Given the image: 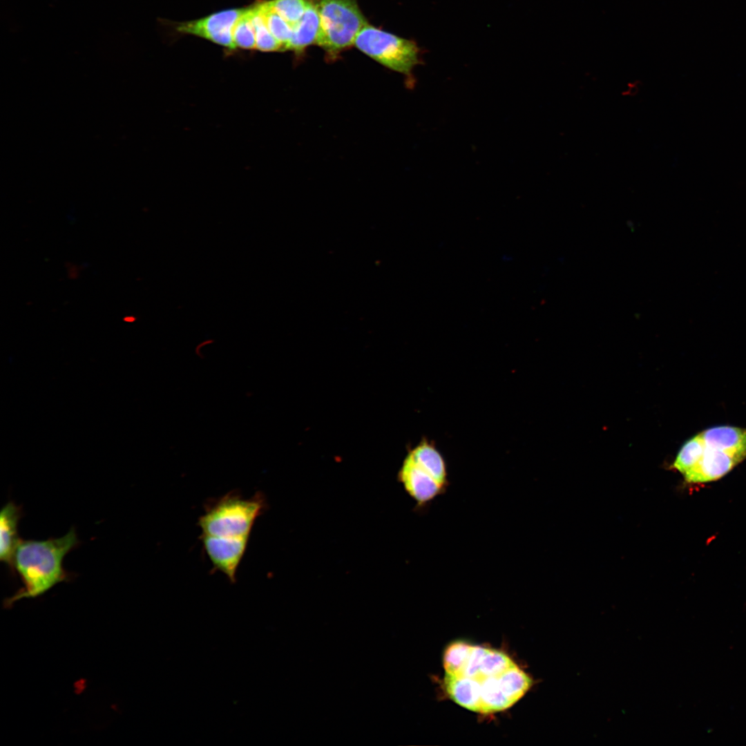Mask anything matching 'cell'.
Instances as JSON below:
<instances>
[{
  "label": "cell",
  "mask_w": 746,
  "mask_h": 746,
  "mask_svg": "<svg viewBox=\"0 0 746 746\" xmlns=\"http://www.w3.org/2000/svg\"><path fill=\"white\" fill-rule=\"evenodd\" d=\"M79 544L74 528L59 538L20 539L14 555L13 568L23 587L6 603L11 604L22 598L36 597L58 583L70 579L71 574L63 567V560Z\"/></svg>",
  "instance_id": "obj_1"
},
{
  "label": "cell",
  "mask_w": 746,
  "mask_h": 746,
  "mask_svg": "<svg viewBox=\"0 0 746 746\" xmlns=\"http://www.w3.org/2000/svg\"><path fill=\"white\" fill-rule=\"evenodd\" d=\"M266 507L261 494L245 497L230 492L208 504L198 519L200 535L227 540H249L256 519Z\"/></svg>",
  "instance_id": "obj_2"
},
{
  "label": "cell",
  "mask_w": 746,
  "mask_h": 746,
  "mask_svg": "<svg viewBox=\"0 0 746 746\" xmlns=\"http://www.w3.org/2000/svg\"><path fill=\"white\" fill-rule=\"evenodd\" d=\"M320 17L316 44L331 56L354 44L368 24L357 0H313Z\"/></svg>",
  "instance_id": "obj_3"
},
{
  "label": "cell",
  "mask_w": 746,
  "mask_h": 746,
  "mask_svg": "<svg viewBox=\"0 0 746 746\" xmlns=\"http://www.w3.org/2000/svg\"><path fill=\"white\" fill-rule=\"evenodd\" d=\"M354 45L383 66L409 74L419 63L417 44L367 24L357 35Z\"/></svg>",
  "instance_id": "obj_4"
},
{
  "label": "cell",
  "mask_w": 746,
  "mask_h": 746,
  "mask_svg": "<svg viewBox=\"0 0 746 746\" xmlns=\"http://www.w3.org/2000/svg\"><path fill=\"white\" fill-rule=\"evenodd\" d=\"M245 10V8L224 10L200 19L181 23L177 26V30L180 32L197 35L234 49L236 47L233 41V28Z\"/></svg>",
  "instance_id": "obj_5"
},
{
  "label": "cell",
  "mask_w": 746,
  "mask_h": 746,
  "mask_svg": "<svg viewBox=\"0 0 746 746\" xmlns=\"http://www.w3.org/2000/svg\"><path fill=\"white\" fill-rule=\"evenodd\" d=\"M398 480L416 503L415 509L424 511L437 497L443 495V488L430 475L418 466L407 455L398 473Z\"/></svg>",
  "instance_id": "obj_6"
},
{
  "label": "cell",
  "mask_w": 746,
  "mask_h": 746,
  "mask_svg": "<svg viewBox=\"0 0 746 746\" xmlns=\"http://www.w3.org/2000/svg\"><path fill=\"white\" fill-rule=\"evenodd\" d=\"M200 539L213 570L224 575L231 583L235 582L249 540H227L202 535H200Z\"/></svg>",
  "instance_id": "obj_7"
},
{
  "label": "cell",
  "mask_w": 746,
  "mask_h": 746,
  "mask_svg": "<svg viewBox=\"0 0 746 746\" xmlns=\"http://www.w3.org/2000/svg\"><path fill=\"white\" fill-rule=\"evenodd\" d=\"M746 455L728 452L705 446L704 452L691 469L684 474L689 483H704L715 481L729 472Z\"/></svg>",
  "instance_id": "obj_8"
},
{
  "label": "cell",
  "mask_w": 746,
  "mask_h": 746,
  "mask_svg": "<svg viewBox=\"0 0 746 746\" xmlns=\"http://www.w3.org/2000/svg\"><path fill=\"white\" fill-rule=\"evenodd\" d=\"M22 516V509L13 501H8L0 513V560L14 571L13 560L20 541L18 537V524Z\"/></svg>",
  "instance_id": "obj_9"
},
{
  "label": "cell",
  "mask_w": 746,
  "mask_h": 746,
  "mask_svg": "<svg viewBox=\"0 0 746 746\" xmlns=\"http://www.w3.org/2000/svg\"><path fill=\"white\" fill-rule=\"evenodd\" d=\"M420 468L430 475L443 488L450 486L446 461L436 446L423 440L408 454Z\"/></svg>",
  "instance_id": "obj_10"
},
{
  "label": "cell",
  "mask_w": 746,
  "mask_h": 746,
  "mask_svg": "<svg viewBox=\"0 0 746 746\" xmlns=\"http://www.w3.org/2000/svg\"><path fill=\"white\" fill-rule=\"evenodd\" d=\"M320 28L319 14L313 0H309L307 8L300 21L292 27V35L284 50L302 52L308 46L316 43Z\"/></svg>",
  "instance_id": "obj_11"
},
{
  "label": "cell",
  "mask_w": 746,
  "mask_h": 746,
  "mask_svg": "<svg viewBox=\"0 0 746 746\" xmlns=\"http://www.w3.org/2000/svg\"><path fill=\"white\" fill-rule=\"evenodd\" d=\"M706 446L746 455V429L718 426L699 434Z\"/></svg>",
  "instance_id": "obj_12"
},
{
  "label": "cell",
  "mask_w": 746,
  "mask_h": 746,
  "mask_svg": "<svg viewBox=\"0 0 746 746\" xmlns=\"http://www.w3.org/2000/svg\"><path fill=\"white\" fill-rule=\"evenodd\" d=\"M251 17L256 36V48L266 52L283 50V44L268 29L258 5L251 7Z\"/></svg>",
  "instance_id": "obj_13"
},
{
  "label": "cell",
  "mask_w": 746,
  "mask_h": 746,
  "mask_svg": "<svg viewBox=\"0 0 746 746\" xmlns=\"http://www.w3.org/2000/svg\"><path fill=\"white\" fill-rule=\"evenodd\" d=\"M705 449V444L700 434L691 438L678 452L673 463L674 468L685 474L697 464Z\"/></svg>",
  "instance_id": "obj_14"
},
{
  "label": "cell",
  "mask_w": 746,
  "mask_h": 746,
  "mask_svg": "<svg viewBox=\"0 0 746 746\" xmlns=\"http://www.w3.org/2000/svg\"><path fill=\"white\" fill-rule=\"evenodd\" d=\"M258 6L268 29L283 44L284 50L292 35L291 26L273 9L269 1L259 3Z\"/></svg>",
  "instance_id": "obj_15"
},
{
  "label": "cell",
  "mask_w": 746,
  "mask_h": 746,
  "mask_svg": "<svg viewBox=\"0 0 746 746\" xmlns=\"http://www.w3.org/2000/svg\"><path fill=\"white\" fill-rule=\"evenodd\" d=\"M236 47L244 49L256 48V41L254 28L251 21V8L245 12L237 21L233 32Z\"/></svg>",
  "instance_id": "obj_16"
},
{
  "label": "cell",
  "mask_w": 746,
  "mask_h": 746,
  "mask_svg": "<svg viewBox=\"0 0 746 746\" xmlns=\"http://www.w3.org/2000/svg\"><path fill=\"white\" fill-rule=\"evenodd\" d=\"M309 0H271L269 4L291 28L303 16Z\"/></svg>",
  "instance_id": "obj_17"
}]
</instances>
